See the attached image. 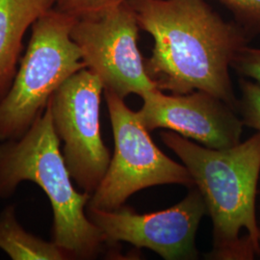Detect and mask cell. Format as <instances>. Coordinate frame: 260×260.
<instances>
[{
	"label": "cell",
	"mask_w": 260,
	"mask_h": 260,
	"mask_svg": "<svg viewBox=\"0 0 260 260\" xmlns=\"http://www.w3.org/2000/svg\"><path fill=\"white\" fill-rule=\"evenodd\" d=\"M0 250L13 260L69 259L53 242L45 241L20 225L15 205L0 213Z\"/></svg>",
	"instance_id": "obj_11"
},
{
	"label": "cell",
	"mask_w": 260,
	"mask_h": 260,
	"mask_svg": "<svg viewBox=\"0 0 260 260\" xmlns=\"http://www.w3.org/2000/svg\"><path fill=\"white\" fill-rule=\"evenodd\" d=\"M257 256H259L260 258V233H259V251H258V255Z\"/></svg>",
	"instance_id": "obj_16"
},
{
	"label": "cell",
	"mask_w": 260,
	"mask_h": 260,
	"mask_svg": "<svg viewBox=\"0 0 260 260\" xmlns=\"http://www.w3.org/2000/svg\"><path fill=\"white\" fill-rule=\"evenodd\" d=\"M241 98L237 112L244 125L260 133V85L245 78L240 80Z\"/></svg>",
	"instance_id": "obj_12"
},
{
	"label": "cell",
	"mask_w": 260,
	"mask_h": 260,
	"mask_svg": "<svg viewBox=\"0 0 260 260\" xmlns=\"http://www.w3.org/2000/svg\"><path fill=\"white\" fill-rule=\"evenodd\" d=\"M76 19L54 7L33 23L26 52L0 102V143L22 137L56 90L86 68L71 35Z\"/></svg>",
	"instance_id": "obj_4"
},
{
	"label": "cell",
	"mask_w": 260,
	"mask_h": 260,
	"mask_svg": "<svg viewBox=\"0 0 260 260\" xmlns=\"http://www.w3.org/2000/svg\"><path fill=\"white\" fill-rule=\"evenodd\" d=\"M140 29L153 40L145 60L158 90L173 94L204 91L237 111L230 75L235 57L247 47L248 34L225 21L205 0H129Z\"/></svg>",
	"instance_id": "obj_1"
},
{
	"label": "cell",
	"mask_w": 260,
	"mask_h": 260,
	"mask_svg": "<svg viewBox=\"0 0 260 260\" xmlns=\"http://www.w3.org/2000/svg\"><path fill=\"white\" fill-rule=\"evenodd\" d=\"M232 68L242 76L253 79L260 85V48L248 46L242 48L235 57Z\"/></svg>",
	"instance_id": "obj_15"
},
{
	"label": "cell",
	"mask_w": 260,
	"mask_h": 260,
	"mask_svg": "<svg viewBox=\"0 0 260 260\" xmlns=\"http://www.w3.org/2000/svg\"><path fill=\"white\" fill-rule=\"evenodd\" d=\"M141 98L143 106L136 113L149 132L167 128L214 149L233 148L241 142L244 123L238 112L211 93L167 95L155 89Z\"/></svg>",
	"instance_id": "obj_9"
},
{
	"label": "cell",
	"mask_w": 260,
	"mask_h": 260,
	"mask_svg": "<svg viewBox=\"0 0 260 260\" xmlns=\"http://www.w3.org/2000/svg\"><path fill=\"white\" fill-rule=\"evenodd\" d=\"M54 6L55 0H0V102L17 75L28 28Z\"/></svg>",
	"instance_id": "obj_10"
},
{
	"label": "cell",
	"mask_w": 260,
	"mask_h": 260,
	"mask_svg": "<svg viewBox=\"0 0 260 260\" xmlns=\"http://www.w3.org/2000/svg\"><path fill=\"white\" fill-rule=\"evenodd\" d=\"M104 88L88 69L75 73L52 94L47 107L70 175L84 192L93 194L103 181L111 155L101 131Z\"/></svg>",
	"instance_id": "obj_6"
},
{
	"label": "cell",
	"mask_w": 260,
	"mask_h": 260,
	"mask_svg": "<svg viewBox=\"0 0 260 260\" xmlns=\"http://www.w3.org/2000/svg\"><path fill=\"white\" fill-rule=\"evenodd\" d=\"M249 34L260 33V0H218Z\"/></svg>",
	"instance_id": "obj_13"
},
{
	"label": "cell",
	"mask_w": 260,
	"mask_h": 260,
	"mask_svg": "<svg viewBox=\"0 0 260 260\" xmlns=\"http://www.w3.org/2000/svg\"><path fill=\"white\" fill-rule=\"evenodd\" d=\"M206 212L197 187L175 206L154 213H136L123 205L114 210L86 208L88 218L103 233L107 245L126 242L167 260L197 258L196 234Z\"/></svg>",
	"instance_id": "obj_8"
},
{
	"label": "cell",
	"mask_w": 260,
	"mask_h": 260,
	"mask_svg": "<svg viewBox=\"0 0 260 260\" xmlns=\"http://www.w3.org/2000/svg\"><path fill=\"white\" fill-rule=\"evenodd\" d=\"M72 180L47 106L22 137L0 143V199L22 181L40 186L53 214L51 241L69 259H92L106 243L86 213L91 194L76 191Z\"/></svg>",
	"instance_id": "obj_3"
},
{
	"label": "cell",
	"mask_w": 260,
	"mask_h": 260,
	"mask_svg": "<svg viewBox=\"0 0 260 260\" xmlns=\"http://www.w3.org/2000/svg\"><path fill=\"white\" fill-rule=\"evenodd\" d=\"M129 0H55L54 7L78 19L111 9Z\"/></svg>",
	"instance_id": "obj_14"
},
{
	"label": "cell",
	"mask_w": 260,
	"mask_h": 260,
	"mask_svg": "<svg viewBox=\"0 0 260 260\" xmlns=\"http://www.w3.org/2000/svg\"><path fill=\"white\" fill-rule=\"evenodd\" d=\"M111 121L115 151L103 181L88 207L114 210L140 190L163 184L195 187L188 169L168 157L152 142L137 113L117 94L104 91Z\"/></svg>",
	"instance_id": "obj_5"
},
{
	"label": "cell",
	"mask_w": 260,
	"mask_h": 260,
	"mask_svg": "<svg viewBox=\"0 0 260 260\" xmlns=\"http://www.w3.org/2000/svg\"><path fill=\"white\" fill-rule=\"evenodd\" d=\"M160 137L188 169L212 219L213 248L207 258L251 260L257 256L260 133L223 149L201 146L174 131H164Z\"/></svg>",
	"instance_id": "obj_2"
},
{
	"label": "cell",
	"mask_w": 260,
	"mask_h": 260,
	"mask_svg": "<svg viewBox=\"0 0 260 260\" xmlns=\"http://www.w3.org/2000/svg\"><path fill=\"white\" fill-rule=\"evenodd\" d=\"M139 24L129 1L78 18L72 38L86 69L102 81L104 91L125 99L157 89L147 74L138 47Z\"/></svg>",
	"instance_id": "obj_7"
}]
</instances>
